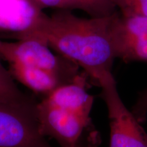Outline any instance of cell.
<instances>
[{
	"instance_id": "30bf717a",
	"label": "cell",
	"mask_w": 147,
	"mask_h": 147,
	"mask_svg": "<svg viewBox=\"0 0 147 147\" xmlns=\"http://www.w3.org/2000/svg\"><path fill=\"white\" fill-rule=\"evenodd\" d=\"M125 16L147 17V0H112Z\"/></svg>"
},
{
	"instance_id": "ba28073f",
	"label": "cell",
	"mask_w": 147,
	"mask_h": 147,
	"mask_svg": "<svg viewBox=\"0 0 147 147\" xmlns=\"http://www.w3.org/2000/svg\"><path fill=\"white\" fill-rule=\"evenodd\" d=\"M0 101L14 105L34 108L38 102L17 87L8 69L0 62Z\"/></svg>"
},
{
	"instance_id": "3957f363",
	"label": "cell",
	"mask_w": 147,
	"mask_h": 147,
	"mask_svg": "<svg viewBox=\"0 0 147 147\" xmlns=\"http://www.w3.org/2000/svg\"><path fill=\"white\" fill-rule=\"evenodd\" d=\"M97 85L108 108L110 147H147V133L123 102L113 74L103 76Z\"/></svg>"
},
{
	"instance_id": "8992f818",
	"label": "cell",
	"mask_w": 147,
	"mask_h": 147,
	"mask_svg": "<svg viewBox=\"0 0 147 147\" xmlns=\"http://www.w3.org/2000/svg\"><path fill=\"white\" fill-rule=\"evenodd\" d=\"M112 33L117 59L147 63V17L125 16L117 11Z\"/></svg>"
},
{
	"instance_id": "7a4b0ae2",
	"label": "cell",
	"mask_w": 147,
	"mask_h": 147,
	"mask_svg": "<svg viewBox=\"0 0 147 147\" xmlns=\"http://www.w3.org/2000/svg\"><path fill=\"white\" fill-rule=\"evenodd\" d=\"M90 113L59 107L45 98L36 110L41 134L55 139L61 147H99L100 136Z\"/></svg>"
},
{
	"instance_id": "7c38bea8",
	"label": "cell",
	"mask_w": 147,
	"mask_h": 147,
	"mask_svg": "<svg viewBox=\"0 0 147 147\" xmlns=\"http://www.w3.org/2000/svg\"><path fill=\"white\" fill-rule=\"evenodd\" d=\"M32 5L34 10H42L47 8H55L57 9L61 0H27Z\"/></svg>"
},
{
	"instance_id": "52a82bcc",
	"label": "cell",
	"mask_w": 147,
	"mask_h": 147,
	"mask_svg": "<svg viewBox=\"0 0 147 147\" xmlns=\"http://www.w3.org/2000/svg\"><path fill=\"white\" fill-rule=\"evenodd\" d=\"M8 70L14 79L42 97L74 80L56 71L19 63H10Z\"/></svg>"
},
{
	"instance_id": "8fae6325",
	"label": "cell",
	"mask_w": 147,
	"mask_h": 147,
	"mask_svg": "<svg viewBox=\"0 0 147 147\" xmlns=\"http://www.w3.org/2000/svg\"><path fill=\"white\" fill-rule=\"evenodd\" d=\"M132 113L141 123L144 122L147 118V89L143 91L138 98L134 106Z\"/></svg>"
},
{
	"instance_id": "9c48e42d",
	"label": "cell",
	"mask_w": 147,
	"mask_h": 147,
	"mask_svg": "<svg viewBox=\"0 0 147 147\" xmlns=\"http://www.w3.org/2000/svg\"><path fill=\"white\" fill-rule=\"evenodd\" d=\"M57 9L80 10L93 18L106 17L117 11L112 0H61Z\"/></svg>"
},
{
	"instance_id": "5b68a950",
	"label": "cell",
	"mask_w": 147,
	"mask_h": 147,
	"mask_svg": "<svg viewBox=\"0 0 147 147\" xmlns=\"http://www.w3.org/2000/svg\"><path fill=\"white\" fill-rule=\"evenodd\" d=\"M0 59L10 63H19L56 71L74 80L81 74L80 67L60 55H55L51 48L40 40L26 38L15 42L1 43Z\"/></svg>"
},
{
	"instance_id": "6da1fadb",
	"label": "cell",
	"mask_w": 147,
	"mask_h": 147,
	"mask_svg": "<svg viewBox=\"0 0 147 147\" xmlns=\"http://www.w3.org/2000/svg\"><path fill=\"white\" fill-rule=\"evenodd\" d=\"M115 13L86 18L65 9H58L51 15L34 10L27 26L16 33L15 38L45 42L57 54L77 64L97 84L100 78L112 72L117 59L112 33Z\"/></svg>"
},
{
	"instance_id": "4fadbf2b",
	"label": "cell",
	"mask_w": 147,
	"mask_h": 147,
	"mask_svg": "<svg viewBox=\"0 0 147 147\" xmlns=\"http://www.w3.org/2000/svg\"><path fill=\"white\" fill-rule=\"evenodd\" d=\"M1 43H2V41L0 40V53H1Z\"/></svg>"
},
{
	"instance_id": "277c9868",
	"label": "cell",
	"mask_w": 147,
	"mask_h": 147,
	"mask_svg": "<svg viewBox=\"0 0 147 147\" xmlns=\"http://www.w3.org/2000/svg\"><path fill=\"white\" fill-rule=\"evenodd\" d=\"M36 110L0 101V147H52L40 132Z\"/></svg>"
}]
</instances>
